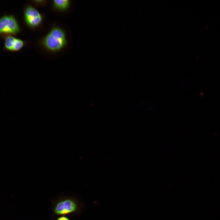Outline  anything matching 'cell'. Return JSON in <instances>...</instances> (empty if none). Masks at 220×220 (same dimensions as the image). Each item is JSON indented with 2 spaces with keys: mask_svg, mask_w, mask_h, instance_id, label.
<instances>
[{
  "mask_svg": "<svg viewBox=\"0 0 220 220\" xmlns=\"http://www.w3.org/2000/svg\"><path fill=\"white\" fill-rule=\"evenodd\" d=\"M52 211L56 216L80 214L83 207L82 204L75 198L63 196L52 202Z\"/></svg>",
  "mask_w": 220,
  "mask_h": 220,
  "instance_id": "6da1fadb",
  "label": "cell"
},
{
  "mask_svg": "<svg viewBox=\"0 0 220 220\" xmlns=\"http://www.w3.org/2000/svg\"><path fill=\"white\" fill-rule=\"evenodd\" d=\"M42 42L46 48L53 52L59 51L67 43L64 31L57 27H53L45 36Z\"/></svg>",
  "mask_w": 220,
  "mask_h": 220,
  "instance_id": "7a4b0ae2",
  "label": "cell"
},
{
  "mask_svg": "<svg viewBox=\"0 0 220 220\" xmlns=\"http://www.w3.org/2000/svg\"><path fill=\"white\" fill-rule=\"evenodd\" d=\"M20 31L19 23L13 14H5L0 17V38L14 36Z\"/></svg>",
  "mask_w": 220,
  "mask_h": 220,
  "instance_id": "3957f363",
  "label": "cell"
},
{
  "mask_svg": "<svg viewBox=\"0 0 220 220\" xmlns=\"http://www.w3.org/2000/svg\"><path fill=\"white\" fill-rule=\"evenodd\" d=\"M24 15L25 23L31 28L38 26L42 20V17L40 12L30 5L27 6L24 9Z\"/></svg>",
  "mask_w": 220,
  "mask_h": 220,
  "instance_id": "277c9868",
  "label": "cell"
},
{
  "mask_svg": "<svg viewBox=\"0 0 220 220\" xmlns=\"http://www.w3.org/2000/svg\"><path fill=\"white\" fill-rule=\"evenodd\" d=\"M4 40L3 49L6 51L11 52L19 51L25 45L24 41L14 36L6 37Z\"/></svg>",
  "mask_w": 220,
  "mask_h": 220,
  "instance_id": "5b68a950",
  "label": "cell"
},
{
  "mask_svg": "<svg viewBox=\"0 0 220 220\" xmlns=\"http://www.w3.org/2000/svg\"><path fill=\"white\" fill-rule=\"evenodd\" d=\"M53 3L54 8L64 11L68 9L70 5V1L68 0H55L53 1Z\"/></svg>",
  "mask_w": 220,
  "mask_h": 220,
  "instance_id": "8992f818",
  "label": "cell"
},
{
  "mask_svg": "<svg viewBox=\"0 0 220 220\" xmlns=\"http://www.w3.org/2000/svg\"><path fill=\"white\" fill-rule=\"evenodd\" d=\"M56 220H70L68 218L65 216H60L58 217Z\"/></svg>",
  "mask_w": 220,
  "mask_h": 220,
  "instance_id": "52a82bcc",
  "label": "cell"
}]
</instances>
